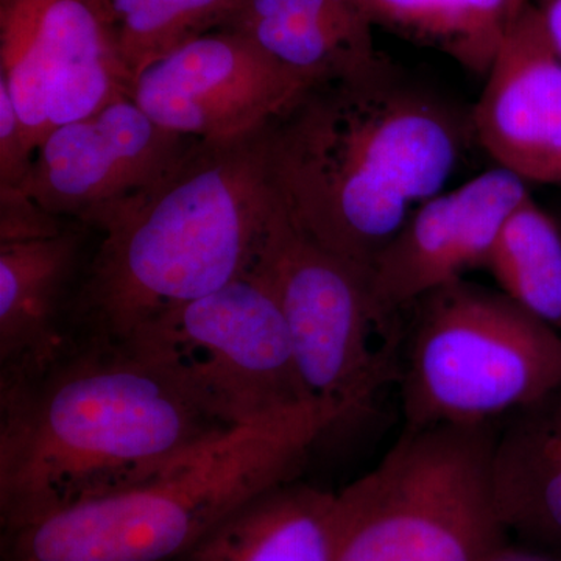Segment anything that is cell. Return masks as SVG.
Listing matches in <instances>:
<instances>
[{"mask_svg": "<svg viewBox=\"0 0 561 561\" xmlns=\"http://www.w3.org/2000/svg\"><path fill=\"white\" fill-rule=\"evenodd\" d=\"M238 426L164 346L73 335L0 376V523L138 482Z\"/></svg>", "mask_w": 561, "mask_h": 561, "instance_id": "6da1fadb", "label": "cell"}, {"mask_svg": "<svg viewBox=\"0 0 561 561\" xmlns=\"http://www.w3.org/2000/svg\"><path fill=\"white\" fill-rule=\"evenodd\" d=\"M471 119L386 57L313 83L275 121L284 209L321 247L368 273L402 224L445 190Z\"/></svg>", "mask_w": 561, "mask_h": 561, "instance_id": "7a4b0ae2", "label": "cell"}, {"mask_svg": "<svg viewBox=\"0 0 561 561\" xmlns=\"http://www.w3.org/2000/svg\"><path fill=\"white\" fill-rule=\"evenodd\" d=\"M275 121L230 139H197L150 187L103 210L73 334L130 337L176 306L251 272L276 203Z\"/></svg>", "mask_w": 561, "mask_h": 561, "instance_id": "3957f363", "label": "cell"}, {"mask_svg": "<svg viewBox=\"0 0 561 561\" xmlns=\"http://www.w3.org/2000/svg\"><path fill=\"white\" fill-rule=\"evenodd\" d=\"M335 427L316 401L241 424L138 482L0 523V561H175L243 502L298 479Z\"/></svg>", "mask_w": 561, "mask_h": 561, "instance_id": "277c9868", "label": "cell"}, {"mask_svg": "<svg viewBox=\"0 0 561 561\" xmlns=\"http://www.w3.org/2000/svg\"><path fill=\"white\" fill-rule=\"evenodd\" d=\"M491 424L405 430L337 493L334 561H494L507 537L494 504Z\"/></svg>", "mask_w": 561, "mask_h": 561, "instance_id": "5b68a950", "label": "cell"}, {"mask_svg": "<svg viewBox=\"0 0 561 561\" xmlns=\"http://www.w3.org/2000/svg\"><path fill=\"white\" fill-rule=\"evenodd\" d=\"M401 362L405 430L478 426L561 389V331L459 279L416 301Z\"/></svg>", "mask_w": 561, "mask_h": 561, "instance_id": "8992f818", "label": "cell"}, {"mask_svg": "<svg viewBox=\"0 0 561 561\" xmlns=\"http://www.w3.org/2000/svg\"><path fill=\"white\" fill-rule=\"evenodd\" d=\"M251 272L279 302L309 398L341 426L370 412L401 375L394 313L379 308L370 275L300 230L279 197Z\"/></svg>", "mask_w": 561, "mask_h": 561, "instance_id": "52a82bcc", "label": "cell"}, {"mask_svg": "<svg viewBox=\"0 0 561 561\" xmlns=\"http://www.w3.org/2000/svg\"><path fill=\"white\" fill-rule=\"evenodd\" d=\"M0 80L33 154L135 88L106 0H0Z\"/></svg>", "mask_w": 561, "mask_h": 561, "instance_id": "ba28073f", "label": "cell"}, {"mask_svg": "<svg viewBox=\"0 0 561 561\" xmlns=\"http://www.w3.org/2000/svg\"><path fill=\"white\" fill-rule=\"evenodd\" d=\"M130 337L172 351L236 424L313 401L279 302L257 273L161 313Z\"/></svg>", "mask_w": 561, "mask_h": 561, "instance_id": "9c48e42d", "label": "cell"}, {"mask_svg": "<svg viewBox=\"0 0 561 561\" xmlns=\"http://www.w3.org/2000/svg\"><path fill=\"white\" fill-rule=\"evenodd\" d=\"M316 80L224 28L144 70L131 99L161 127L195 139H230L278 119Z\"/></svg>", "mask_w": 561, "mask_h": 561, "instance_id": "30bf717a", "label": "cell"}, {"mask_svg": "<svg viewBox=\"0 0 561 561\" xmlns=\"http://www.w3.org/2000/svg\"><path fill=\"white\" fill-rule=\"evenodd\" d=\"M195 140L125 99L51 131L21 187L47 213L90 228L103 210L157 183Z\"/></svg>", "mask_w": 561, "mask_h": 561, "instance_id": "8fae6325", "label": "cell"}, {"mask_svg": "<svg viewBox=\"0 0 561 561\" xmlns=\"http://www.w3.org/2000/svg\"><path fill=\"white\" fill-rule=\"evenodd\" d=\"M526 184L496 168L421 203L373 267L379 308L397 313L483 267L505 221L529 197Z\"/></svg>", "mask_w": 561, "mask_h": 561, "instance_id": "7c38bea8", "label": "cell"}, {"mask_svg": "<svg viewBox=\"0 0 561 561\" xmlns=\"http://www.w3.org/2000/svg\"><path fill=\"white\" fill-rule=\"evenodd\" d=\"M470 114L472 136L524 183L561 186V60L529 3Z\"/></svg>", "mask_w": 561, "mask_h": 561, "instance_id": "4fadbf2b", "label": "cell"}, {"mask_svg": "<svg viewBox=\"0 0 561 561\" xmlns=\"http://www.w3.org/2000/svg\"><path fill=\"white\" fill-rule=\"evenodd\" d=\"M84 225L0 243V376L49 364L73 339V308L90 254Z\"/></svg>", "mask_w": 561, "mask_h": 561, "instance_id": "5bb4252c", "label": "cell"}, {"mask_svg": "<svg viewBox=\"0 0 561 561\" xmlns=\"http://www.w3.org/2000/svg\"><path fill=\"white\" fill-rule=\"evenodd\" d=\"M337 493L294 479L228 513L175 561H334Z\"/></svg>", "mask_w": 561, "mask_h": 561, "instance_id": "9a60e30c", "label": "cell"}, {"mask_svg": "<svg viewBox=\"0 0 561 561\" xmlns=\"http://www.w3.org/2000/svg\"><path fill=\"white\" fill-rule=\"evenodd\" d=\"M491 486L507 534L561 549V389L507 416L494 437Z\"/></svg>", "mask_w": 561, "mask_h": 561, "instance_id": "2e32d148", "label": "cell"}, {"mask_svg": "<svg viewBox=\"0 0 561 561\" xmlns=\"http://www.w3.org/2000/svg\"><path fill=\"white\" fill-rule=\"evenodd\" d=\"M228 28L316 81L357 72L383 57L375 27L350 0H243Z\"/></svg>", "mask_w": 561, "mask_h": 561, "instance_id": "e0dca14e", "label": "cell"}, {"mask_svg": "<svg viewBox=\"0 0 561 561\" xmlns=\"http://www.w3.org/2000/svg\"><path fill=\"white\" fill-rule=\"evenodd\" d=\"M373 27L451 58L486 77L530 0H350Z\"/></svg>", "mask_w": 561, "mask_h": 561, "instance_id": "ac0fdd59", "label": "cell"}, {"mask_svg": "<svg viewBox=\"0 0 561 561\" xmlns=\"http://www.w3.org/2000/svg\"><path fill=\"white\" fill-rule=\"evenodd\" d=\"M483 268L502 294L561 331V224L531 195L505 221Z\"/></svg>", "mask_w": 561, "mask_h": 561, "instance_id": "d6986e66", "label": "cell"}, {"mask_svg": "<svg viewBox=\"0 0 561 561\" xmlns=\"http://www.w3.org/2000/svg\"><path fill=\"white\" fill-rule=\"evenodd\" d=\"M133 80L192 41L230 27L243 0H106Z\"/></svg>", "mask_w": 561, "mask_h": 561, "instance_id": "ffe728a7", "label": "cell"}, {"mask_svg": "<svg viewBox=\"0 0 561 561\" xmlns=\"http://www.w3.org/2000/svg\"><path fill=\"white\" fill-rule=\"evenodd\" d=\"M72 224L47 213L22 187L0 186V243L50 238Z\"/></svg>", "mask_w": 561, "mask_h": 561, "instance_id": "44dd1931", "label": "cell"}, {"mask_svg": "<svg viewBox=\"0 0 561 561\" xmlns=\"http://www.w3.org/2000/svg\"><path fill=\"white\" fill-rule=\"evenodd\" d=\"M33 160L16 106L0 80V186L21 187L31 175Z\"/></svg>", "mask_w": 561, "mask_h": 561, "instance_id": "7402d4cb", "label": "cell"}, {"mask_svg": "<svg viewBox=\"0 0 561 561\" xmlns=\"http://www.w3.org/2000/svg\"><path fill=\"white\" fill-rule=\"evenodd\" d=\"M540 16L546 35L561 60V0H530Z\"/></svg>", "mask_w": 561, "mask_h": 561, "instance_id": "603a6c76", "label": "cell"}, {"mask_svg": "<svg viewBox=\"0 0 561 561\" xmlns=\"http://www.w3.org/2000/svg\"><path fill=\"white\" fill-rule=\"evenodd\" d=\"M494 561H531V560H526V559H519V557H512V556H507V553L502 552L500 557H497L496 560Z\"/></svg>", "mask_w": 561, "mask_h": 561, "instance_id": "cb8c5ba5", "label": "cell"}]
</instances>
